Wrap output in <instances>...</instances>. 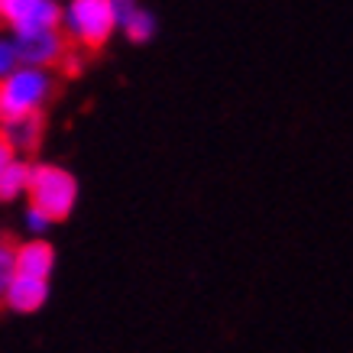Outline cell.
<instances>
[{
	"label": "cell",
	"mask_w": 353,
	"mask_h": 353,
	"mask_svg": "<svg viewBox=\"0 0 353 353\" xmlns=\"http://www.w3.org/2000/svg\"><path fill=\"white\" fill-rule=\"evenodd\" d=\"M30 179H32V165L26 159H17L0 172V201H17L23 194H30Z\"/></svg>",
	"instance_id": "obj_9"
},
{
	"label": "cell",
	"mask_w": 353,
	"mask_h": 353,
	"mask_svg": "<svg viewBox=\"0 0 353 353\" xmlns=\"http://www.w3.org/2000/svg\"><path fill=\"white\" fill-rule=\"evenodd\" d=\"M49 301V279L43 276H26V272H17L13 282L7 285V295H3V305L17 314H32L39 311Z\"/></svg>",
	"instance_id": "obj_7"
},
{
	"label": "cell",
	"mask_w": 353,
	"mask_h": 353,
	"mask_svg": "<svg viewBox=\"0 0 353 353\" xmlns=\"http://www.w3.org/2000/svg\"><path fill=\"white\" fill-rule=\"evenodd\" d=\"M110 3H114V13H117V23H123L139 7V0H110Z\"/></svg>",
	"instance_id": "obj_14"
},
{
	"label": "cell",
	"mask_w": 353,
	"mask_h": 353,
	"mask_svg": "<svg viewBox=\"0 0 353 353\" xmlns=\"http://www.w3.org/2000/svg\"><path fill=\"white\" fill-rule=\"evenodd\" d=\"M13 276H17V246L0 236V301L7 295V285L13 282Z\"/></svg>",
	"instance_id": "obj_12"
},
{
	"label": "cell",
	"mask_w": 353,
	"mask_h": 353,
	"mask_svg": "<svg viewBox=\"0 0 353 353\" xmlns=\"http://www.w3.org/2000/svg\"><path fill=\"white\" fill-rule=\"evenodd\" d=\"M13 36H17V46H20L23 65L52 68V65H62L65 52H68V36L62 32V26H52V30L13 32Z\"/></svg>",
	"instance_id": "obj_5"
},
{
	"label": "cell",
	"mask_w": 353,
	"mask_h": 353,
	"mask_svg": "<svg viewBox=\"0 0 353 353\" xmlns=\"http://www.w3.org/2000/svg\"><path fill=\"white\" fill-rule=\"evenodd\" d=\"M43 130H46L43 110H36V114H17V117L0 120V137L10 143L17 156H30V152L39 150Z\"/></svg>",
	"instance_id": "obj_6"
},
{
	"label": "cell",
	"mask_w": 353,
	"mask_h": 353,
	"mask_svg": "<svg viewBox=\"0 0 353 353\" xmlns=\"http://www.w3.org/2000/svg\"><path fill=\"white\" fill-rule=\"evenodd\" d=\"M120 30L110 0H65L62 3V32L78 49H104Z\"/></svg>",
	"instance_id": "obj_1"
},
{
	"label": "cell",
	"mask_w": 353,
	"mask_h": 353,
	"mask_svg": "<svg viewBox=\"0 0 353 353\" xmlns=\"http://www.w3.org/2000/svg\"><path fill=\"white\" fill-rule=\"evenodd\" d=\"M52 224H59L52 214H46L39 204H30L26 211H23V227L30 230L32 236H43V234H49L52 230Z\"/></svg>",
	"instance_id": "obj_13"
},
{
	"label": "cell",
	"mask_w": 353,
	"mask_h": 353,
	"mask_svg": "<svg viewBox=\"0 0 353 353\" xmlns=\"http://www.w3.org/2000/svg\"><path fill=\"white\" fill-rule=\"evenodd\" d=\"M20 65H23V59H20L17 36L13 32H0V81L10 75V72H17Z\"/></svg>",
	"instance_id": "obj_11"
},
{
	"label": "cell",
	"mask_w": 353,
	"mask_h": 353,
	"mask_svg": "<svg viewBox=\"0 0 353 353\" xmlns=\"http://www.w3.org/2000/svg\"><path fill=\"white\" fill-rule=\"evenodd\" d=\"M30 204H39L46 214H52L55 221H65L78 204V179L62 165H52V162L32 165Z\"/></svg>",
	"instance_id": "obj_3"
},
{
	"label": "cell",
	"mask_w": 353,
	"mask_h": 353,
	"mask_svg": "<svg viewBox=\"0 0 353 353\" xmlns=\"http://www.w3.org/2000/svg\"><path fill=\"white\" fill-rule=\"evenodd\" d=\"M62 65H65V72H72V75H78V72H81V62H78V59H68V55H65Z\"/></svg>",
	"instance_id": "obj_16"
},
{
	"label": "cell",
	"mask_w": 353,
	"mask_h": 353,
	"mask_svg": "<svg viewBox=\"0 0 353 353\" xmlns=\"http://www.w3.org/2000/svg\"><path fill=\"white\" fill-rule=\"evenodd\" d=\"M0 20L10 32L52 30L62 26V3L59 0H0Z\"/></svg>",
	"instance_id": "obj_4"
},
{
	"label": "cell",
	"mask_w": 353,
	"mask_h": 353,
	"mask_svg": "<svg viewBox=\"0 0 353 353\" xmlns=\"http://www.w3.org/2000/svg\"><path fill=\"white\" fill-rule=\"evenodd\" d=\"M0 120H3V110H0Z\"/></svg>",
	"instance_id": "obj_17"
},
{
	"label": "cell",
	"mask_w": 353,
	"mask_h": 353,
	"mask_svg": "<svg viewBox=\"0 0 353 353\" xmlns=\"http://www.w3.org/2000/svg\"><path fill=\"white\" fill-rule=\"evenodd\" d=\"M120 30H123V36H127L133 46H146V43L156 39V32H159V20H156V13H152L150 7H143V3H139L137 10L120 23Z\"/></svg>",
	"instance_id": "obj_10"
},
{
	"label": "cell",
	"mask_w": 353,
	"mask_h": 353,
	"mask_svg": "<svg viewBox=\"0 0 353 353\" xmlns=\"http://www.w3.org/2000/svg\"><path fill=\"white\" fill-rule=\"evenodd\" d=\"M52 269H55V250L46 236H32V240L17 246V272L49 279Z\"/></svg>",
	"instance_id": "obj_8"
},
{
	"label": "cell",
	"mask_w": 353,
	"mask_h": 353,
	"mask_svg": "<svg viewBox=\"0 0 353 353\" xmlns=\"http://www.w3.org/2000/svg\"><path fill=\"white\" fill-rule=\"evenodd\" d=\"M52 72L39 68V65H20L17 72L0 81V110L3 117H17V114H36L46 108V101L52 97Z\"/></svg>",
	"instance_id": "obj_2"
},
{
	"label": "cell",
	"mask_w": 353,
	"mask_h": 353,
	"mask_svg": "<svg viewBox=\"0 0 353 353\" xmlns=\"http://www.w3.org/2000/svg\"><path fill=\"white\" fill-rule=\"evenodd\" d=\"M13 159H17V152H13V146H10V143H7L3 137H0V172L7 169V165H10Z\"/></svg>",
	"instance_id": "obj_15"
}]
</instances>
